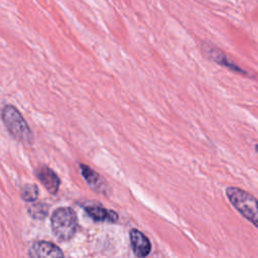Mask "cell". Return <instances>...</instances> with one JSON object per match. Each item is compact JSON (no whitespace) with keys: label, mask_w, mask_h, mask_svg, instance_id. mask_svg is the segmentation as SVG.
Masks as SVG:
<instances>
[{"label":"cell","mask_w":258,"mask_h":258,"mask_svg":"<svg viewBox=\"0 0 258 258\" xmlns=\"http://www.w3.org/2000/svg\"><path fill=\"white\" fill-rule=\"evenodd\" d=\"M203 50L205 52V54L213 61H215L216 63L226 67L231 71L237 72L239 74L242 75H246V71H244L243 69H241L239 66H237L231 58H229L220 48L213 46L212 44H208V43H203Z\"/></svg>","instance_id":"cell-4"},{"label":"cell","mask_w":258,"mask_h":258,"mask_svg":"<svg viewBox=\"0 0 258 258\" xmlns=\"http://www.w3.org/2000/svg\"><path fill=\"white\" fill-rule=\"evenodd\" d=\"M1 117L4 125L14 139L25 144L32 142L33 134L26 121L15 107L6 105L2 109Z\"/></svg>","instance_id":"cell-2"},{"label":"cell","mask_w":258,"mask_h":258,"mask_svg":"<svg viewBox=\"0 0 258 258\" xmlns=\"http://www.w3.org/2000/svg\"><path fill=\"white\" fill-rule=\"evenodd\" d=\"M78 227L77 215L71 208L56 209L51 216V230L53 235L61 241L71 239Z\"/></svg>","instance_id":"cell-3"},{"label":"cell","mask_w":258,"mask_h":258,"mask_svg":"<svg viewBox=\"0 0 258 258\" xmlns=\"http://www.w3.org/2000/svg\"><path fill=\"white\" fill-rule=\"evenodd\" d=\"M81 171L87 182L90 184L92 188H94L97 191L104 192L105 189H107V183L104 180V178L96 172L94 169L89 167L86 164H81Z\"/></svg>","instance_id":"cell-8"},{"label":"cell","mask_w":258,"mask_h":258,"mask_svg":"<svg viewBox=\"0 0 258 258\" xmlns=\"http://www.w3.org/2000/svg\"><path fill=\"white\" fill-rule=\"evenodd\" d=\"M254 148H255V151H256V153L258 154V143L257 144H255V146H254Z\"/></svg>","instance_id":"cell-12"},{"label":"cell","mask_w":258,"mask_h":258,"mask_svg":"<svg viewBox=\"0 0 258 258\" xmlns=\"http://www.w3.org/2000/svg\"><path fill=\"white\" fill-rule=\"evenodd\" d=\"M28 211H29V214L34 219H43L47 215L48 206L44 205V204H41V203H36V204L31 205L29 207Z\"/></svg>","instance_id":"cell-11"},{"label":"cell","mask_w":258,"mask_h":258,"mask_svg":"<svg viewBox=\"0 0 258 258\" xmlns=\"http://www.w3.org/2000/svg\"><path fill=\"white\" fill-rule=\"evenodd\" d=\"M31 258H63L61 250L54 244L46 241H38L29 249Z\"/></svg>","instance_id":"cell-5"},{"label":"cell","mask_w":258,"mask_h":258,"mask_svg":"<svg viewBox=\"0 0 258 258\" xmlns=\"http://www.w3.org/2000/svg\"><path fill=\"white\" fill-rule=\"evenodd\" d=\"M225 194L231 205L258 229V200L247 190L237 186L226 187Z\"/></svg>","instance_id":"cell-1"},{"label":"cell","mask_w":258,"mask_h":258,"mask_svg":"<svg viewBox=\"0 0 258 258\" xmlns=\"http://www.w3.org/2000/svg\"><path fill=\"white\" fill-rule=\"evenodd\" d=\"M130 240L132 248L137 257H145L150 252L151 246L147 237L138 230L130 231Z\"/></svg>","instance_id":"cell-7"},{"label":"cell","mask_w":258,"mask_h":258,"mask_svg":"<svg viewBox=\"0 0 258 258\" xmlns=\"http://www.w3.org/2000/svg\"><path fill=\"white\" fill-rule=\"evenodd\" d=\"M36 175L40 182L45 186V188L52 195H55L58 190L60 180L55 172L47 166H41L37 169Z\"/></svg>","instance_id":"cell-6"},{"label":"cell","mask_w":258,"mask_h":258,"mask_svg":"<svg viewBox=\"0 0 258 258\" xmlns=\"http://www.w3.org/2000/svg\"><path fill=\"white\" fill-rule=\"evenodd\" d=\"M21 198L26 202H34L38 196V188L35 184H25L21 188Z\"/></svg>","instance_id":"cell-10"},{"label":"cell","mask_w":258,"mask_h":258,"mask_svg":"<svg viewBox=\"0 0 258 258\" xmlns=\"http://www.w3.org/2000/svg\"><path fill=\"white\" fill-rule=\"evenodd\" d=\"M86 212L95 221H108L115 222L118 219V215L112 210H106L102 207H87Z\"/></svg>","instance_id":"cell-9"}]
</instances>
